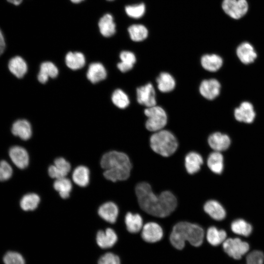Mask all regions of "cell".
Masks as SVG:
<instances>
[{"instance_id":"6da1fadb","label":"cell","mask_w":264,"mask_h":264,"mask_svg":"<svg viewBox=\"0 0 264 264\" xmlns=\"http://www.w3.org/2000/svg\"><path fill=\"white\" fill-rule=\"evenodd\" d=\"M135 193L141 208L155 217H167L177 206L176 198L172 192L165 191L157 196L153 192L151 185L146 182L137 184Z\"/></svg>"},{"instance_id":"7a4b0ae2","label":"cell","mask_w":264,"mask_h":264,"mask_svg":"<svg viewBox=\"0 0 264 264\" xmlns=\"http://www.w3.org/2000/svg\"><path fill=\"white\" fill-rule=\"evenodd\" d=\"M100 163L105 169L104 176L108 180L115 182L126 180L130 176L132 164L129 157L124 153L108 152L102 156Z\"/></svg>"},{"instance_id":"3957f363","label":"cell","mask_w":264,"mask_h":264,"mask_svg":"<svg viewBox=\"0 0 264 264\" xmlns=\"http://www.w3.org/2000/svg\"><path fill=\"white\" fill-rule=\"evenodd\" d=\"M204 237V230L200 226L187 221H181L173 227L170 241L175 248L181 250L184 247L186 241L194 246H200Z\"/></svg>"},{"instance_id":"277c9868","label":"cell","mask_w":264,"mask_h":264,"mask_svg":"<svg viewBox=\"0 0 264 264\" xmlns=\"http://www.w3.org/2000/svg\"><path fill=\"white\" fill-rule=\"evenodd\" d=\"M150 142L152 149L164 157L172 155L178 147L176 136L171 132L165 130L154 132L151 136Z\"/></svg>"},{"instance_id":"5b68a950","label":"cell","mask_w":264,"mask_h":264,"mask_svg":"<svg viewBox=\"0 0 264 264\" xmlns=\"http://www.w3.org/2000/svg\"><path fill=\"white\" fill-rule=\"evenodd\" d=\"M144 114L148 118L145 126L150 132H156L161 130L167 124L166 112L160 106L155 105L147 108L144 110Z\"/></svg>"},{"instance_id":"8992f818","label":"cell","mask_w":264,"mask_h":264,"mask_svg":"<svg viewBox=\"0 0 264 264\" xmlns=\"http://www.w3.org/2000/svg\"><path fill=\"white\" fill-rule=\"evenodd\" d=\"M221 8L230 18L239 20L247 13L248 3L246 0H223Z\"/></svg>"},{"instance_id":"52a82bcc","label":"cell","mask_w":264,"mask_h":264,"mask_svg":"<svg viewBox=\"0 0 264 264\" xmlns=\"http://www.w3.org/2000/svg\"><path fill=\"white\" fill-rule=\"evenodd\" d=\"M224 251L233 258L239 260L248 251L249 244L239 238H229L222 243Z\"/></svg>"},{"instance_id":"ba28073f","label":"cell","mask_w":264,"mask_h":264,"mask_svg":"<svg viewBox=\"0 0 264 264\" xmlns=\"http://www.w3.org/2000/svg\"><path fill=\"white\" fill-rule=\"evenodd\" d=\"M136 97L138 103L147 108L156 104L155 90L151 83L138 88L136 89Z\"/></svg>"},{"instance_id":"9c48e42d","label":"cell","mask_w":264,"mask_h":264,"mask_svg":"<svg viewBox=\"0 0 264 264\" xmlns=\"http://www.w3.org/2000/svg\"><path fill=\"white\" fill-rule=\"evenodd\" d=\"M141 236L146 242L154 243L161 240L163 236V231L158 223L149 222L143 226Z\"/></svg>"},{"instance_id":"30bf717a","label":"cell","mask_w":264,"mask_h":264,"mask_svg":"<svg viewBox=\"0 0 264 264\" xmlns=\"http://www.w3.org/2000/svg\"><path fill=\"white\" fill-rule=\"evenodd\" d=\"M220 84L217 79H206L201 82L199 91L204 98L212 100L220 94Z\"/></svg>"},{"instance_id":"8fae6325","label":"cell","mask_w":264,"mask_h":264,"mask_svg":"<svg viewBox=\"0 0 264 264\" xmlns=\"http://www.w3.org/2000/svg\"><path fill=\"white\" fill-rule=\"evenodd\" d=\"M255 116L253 106L249 102H242L234 110L235 118L239 122L251 123L254 121Z\"/></svg>"},{"instance_id":"7c38bea8","label":"cell","mask_w":264,"mask_h":264,"mask_svg":"<svg viewBox=\"0 0 264 264\" xmlns=\"http://www.w3.org/2000/svg\"><path fill=\"white\" fill-rule=\"evenodd\" d=\"M54 163L48 168L49 176L56 179L66 177L71 169L69 163L63 157H58L55 160Z\"/></svg>"},{"instance_id":"4fadbf2b","label":"cell","mask_w":264,"mask_h":264,"mask_svg":"<svg viewBox=\"0 0 264 264\" xmlns=\"http://www.w3.org/2000/svg\"><path fill=\"white\" fill-rule=\"evenodd\" d=\"M9 155L13 163L18 168L22 169L28 165L29 155L23 148L19 146H13L9 150Z\"/></svg>"},{"instance_id":"5bb4252c","label":"cell","mask_w":264,"mask_h":264,"mask_svg":"<svg viewBox=\"0 0 264 264\" xmlns=\"http://www.w3.org/2000/svg\"><path fill=\"white\" fill-rule=\"evenodd\" d=\"M208 143L209 146L215 151L220 152L229 147L231 139L227 134L216 132L208 137Z\"/></svg>"},{"instance_id":"9a60e30c","label":"cell","mask_w":264,"mask_h":264,"mask_svg":"<svg viewBox=\"0 0 264 264\" xmlns=\"http://www.w3.org/2000/svg\"><path fill=\"white\" fill-rule=\"evenodd\" d=\"M236 53L239 60L244 64L253 63L257 57L254 47L251 44L246 42H243L238 45Z\"/></svg>"},{"instance_id":"2e32d148","label":"cell","mask_w":264,"mask_h":264,"mask_svg":"<svg viewBox=\"0 0 264 264\" xmlns=\"http://www.w3.org/2000/svg\"><path fill=\"white\" fill-rule=\"evenodd\" d=\"M117 239L115 231L110 228L105 231H99L96 235L97 243L102 248L111 247L115 244Z\"/></svg>"},{"instance_id":"e0dca14e","label":"cell","mask_w":264,"mask_h":264,"mask_svg":"<svg viewBox=\"0 0 264 264\" xmlns=\"http://www.w3.org/2000/svg\"><path fill=\"white\" fill-rule=\"evenodd\" d=\"M204 211L213 219L221 220L226 217V211L222 205L216 200H209L203 206Z\"/></svg>"},{"instance_id":"ac0fdd59","label":"cell","mask_w":264,"mask_h":264,"mask_svg":"<svg viewBox=\"0 0 264 264\" xmlns=\"http://www.w3.org/2000/svg\"><path fill=\"white\" fill-rule=\"evenodd\" d=\"M98 213L103 220L110 223H113L116 220L119 210L114 203L107 202L100 206Z\"/></svg>"},{"instance_id":"d6986e66","label":"cell","mask_w":264,"mask_h":264,"mask_svg":"<svg viewBox=\"0 0 264 264\" xmlns=\"http://www.w3.org/2000/svg\"><path fill=\"white\" fill-rule=\"evenodd\" d=\"M12 133L23 140L29 139L32 135V129L28 121L20 119L15 121L12 127Z\"/></svg>"},{"instance_id":"ffe728a7","label":"cell","mask_w":264,"mask_h":264,"mask_svg":"<svg viewBox=\"0 0 264 264\" xmlns=\"http://www.w3.org/2000/svg\"><path fill=\"white\" fill-rule=\"evenodd\" d=\"M203 163L201 155L195 152L189 153L185 158V166L189 174H195L198 173L201 168Z\"/></svg>"},{"instance_id":"44dd1931","label":"cell","mask_w":264,"mask_h":264,"mask_svg":"<svg viewBox=\"0 0 264 264\" xmlns=\"http://www.w3.org/2000/svg\"><path fill=\"white\" fill-rule=\"evenodd\" d=\"M98 26L101 34L105 37L113 35L116 32V25L113 16L109 13L105 14L99 20Z\"/></svg>"},{"instance_id":"7402d4cb","label":"cell","mask_w":264,"mask_h":264,"mask_svg":"<svg viewBox=\"0 0 264 264\" xmlns=\"http://www.w3.org/2000/svg\"><path fill=\"white\" fill-rule=\"evenodd\" d=\"M200 62L204 69L210 72H215L221 67L223 60L220 56L217 54H205L201 57Z\"/></svg>"},{"instance_id":"603a6c76","label":"cell","mask_w":264,"mask_h":264,"mask_svg":"<svg viewBox=\"0 0 264 264\" xmlns=\"http://www.w3.org/2000/svg\"><path fill=\"white\" fill-rule=\"evenodd\" d=\"M87 76L91 83H96L106 78L107 71L102 64L93 63L89 65Z\"/></svg>"},{"instance_id":"cb8c5ba5","label":"cell","mask_w":264,"mask_h":264,"mask_svg":"<svg viewBox=\"0 0 264 264\" xmlns=\"http://www.w3.org/2000/svg\"><path fill=\"white\" fill-rule=\"evenodd\" d=\"M58 74V69L56 66L50 62L43 63L40 66L38 79L41 83H45L49 78H55Z\"/></svg>"},{"instance_id":"d4e9b609","label":"cell","mask_w":264,"mask_h":264,"mask_svg":"<svg viewBox=\"0 0 264 264\" xmlns=\"http://www.w3.org/2000/svg\"><path fill=\"white\" fill-rule=\"evenodd\" d=\"M156 83L158 89L162 92L167 93L172 91L175 88L176 81L170 73L163 72L157 77Z\"/></svg>"},{"instance_id":"484cf974","label":"cell","mask_w":264,"mask_h":264,"mask_svg":"<svg viewBox=\"0 0 264 264\" xmlns=\"http://www.w3.org/2000/svg\"><path fill=\"white\" fill-rule=\"evenodd\" d=\"M8 68L10 72L19 78L23 77L27 70L25 61L21 57L18 56L10 60Z\"/></svg>"},{"instance_id":"4316f807","label":"cell","mask_w":264,"mask_h":264,"mask_svg":"<svg viewBox=\"0 0 264 264\" xmlns=\"http://www.w3.org/2000/svg\"><path fill=\"white\" fill-rule=\"evenodd\" d=\"M207 164L210 170L216 174H220L224 169L223 156L220 152L214 151L208 156Z\"/></svg>"},{"instance_id":"83f0119b","label":"cell","mask_w":264,"mask_h":264,"mask_svg":"<svg viewBox=\"0 0 264 264\" xmlns=\"http://www.w3.org/2000/svg\"><path fill=\"white\" fill-rule=\"evenodd\" d=\"M125 222L127 229L132 233L139 232L143 227V219L138 214L128 213L125 217Z\"/></svg>"},{"instance_id":"f1b7e54d","label":"cell","mask_w":264,"mask_h":264,"mask_svg":"<svg viewBox=\"0 0 264 264\" xmlns=\"http://www.w3.org/2000/svg\"><path fill=\"white\" fill-rule=\"evenodd\" d=\"M226 236L227 234L224 230L211 226L207 230L206 237L207 241L210 244L217 246L224 242Z\"/></svg>"},{"instance_id":"f546056e","label":"cell","mask_w":264,"mask_h":264,"mask_svg":"<svg viewBox=\"0 0 264 264\" xmlns=\"http://www.w3.org/2000/svg\"><path fill=\"white\" fill-rule=\"evenodd\" d=\"M65 61L68 67L72 70H77L84 66L85 58L81 52H69L66 56Z\"/></svg>"},{"instance_id":"4dcf8cb0","label":"cell","mask_w":264,"mask_h":264,"mask_svg":"<svg viewBox=\"0 0 264 264\" xmlns=\"http://www.w3.org/2000/svg\"><path fill=\"white\" fill-rule=\"evenodd\" d=\"M121 62L117 67L122 72L131 70L136 62V57L133 53L129 51H123L120 54Z\"/></svg>"},{"instance_id":"1f68e13d","label":"cell","mask_w":264,"mask_h":264,"mask_svg":"<svg viewBox=\"0 0 264 264\" xmlns=\"http://www.w3.org/2000/svg\"><path fill=\"white\" fill-rule=\"evenodd\" d=\"M72 177L75 184L81 187H85L89 181V169L85 166H78L73 171Z\"/></svg>"},{"instance_id":"d6a6232c","label":"cell","mask_w":264,"mask_h":264,"mask_svg":"<svg viewBox=\"0 0 264 264\" xmlns=\"http://www.w3.org/2000/svg\"><path fill=\"white\" fill-rule=\"evenodd\" d=\"M128 32L132 40L134 42H141L148 36L147 27L141 24H133L128 28Z\"/></svg>"},{"instance_id":"836d02e7","label":"cell","mask_w":264,"mask_h":264,"mask_svg":"<svg viewBox=\"0 0 264 264\" xmlns=\"http://www.w3.org/2000/svg\"><path fill=\"white\" fill-rule=\"evenodd\" d=\"M53 187L59 192L62 198H67L69 196L72 185L70 180L64 177L56 179L54 182Z\"/></svg>"},{"instance_id":"e575fe53","label":"cell","mask_w":264,"mask_h":264,"mask_svg":"<svg viewBox=\"0 0 264 264\" xmlns=\"http://www.w3.org/2000/svg\"><path fill=\"white\" fill-rule=\"evenodd\" d=\"M231 229L234 233L245 237L250 235L252 231L251 225L242 219L234 220L231 223Z\"/></svg>"},{"instance_id":"d590c367","label":"cell","mask_w":264,"mask_h":264,"mask_svg":"<svg viewBox=\"0 0 264 264\" xmlns=\"http://www.w3.org/2000/svg\"><path fill=\"white\" fill-rule=\"evenodd\" d=\"M40 201V198L37 194L29 193L22 197L20 201V206L24 211H32L37 208Z\"/></svg>"},{"instance_id":"8d00e7d4","label":"cell","mask_w":264,"mask_h":264,"mask_svg":"<svg viewBox=\"0 0 264 264\" xmlns=\"http://www.w3.org/2000/svg\"><path fill=\"white\" fill-rule=\"evenodd\" d=\"M111 100L116 107L122 109L126 108L130 104L128 95L120 89L114 90L111 96Z\"/></svg>"},{"instance_id":"74e56055","label":"cell","mask_w":264,"mask_h":264,"mask_svg":"<svg viewBox=\"0 0 264 264\" xmlns=\"http://www.w3.org/2000/svg\"><path fill=\"white\" fill-rule=\"evenodd\" d=\"M3 264H25V260L22 254L14 250L6 251L2 257Z\"/></svg>"},{"instance_id":"f35d334b","label":"cell","mask_w":264,"mask_h":264,"mask_svg":"<svg viewBox=\"0 0 264 264\" xmlns=\"http://www.w3.org/2000/svg\"><path fill=\"white\" fill-rule=\"evenodd\" d=\"M125 12L130 17L133 19H139L143 16L146 11L144 3L129 5L125 7Z\"/></svg>"},{"instance_id":"ab89813d","label":"cell","mask_w":264,"mask_h":264,"mask_svg":"<svg viewBox=\"0 0 264 264\" xmlns=\"http://www.w3.org/2000/svg\"><path fill=\"white\" fill-rule=\"evenodd\" d=\"M13 170L11 165L6 161H0V181H5L12 176Z\"/></svg>"},{"instance_id":"60d3db41","label":"cell","mask_w":264,"mask_h":264,"mask_svg":"<svg viewBox=\"0 0 264 264\" xmlns=\"http://www.w3.org/2000/svg\"><path fill=\"white\" fill-rule=\"evenodd\" d=\"M246 260V264H263L264 255L260 251L255 250L247 255Z\"/></svg>"},{"instance_id":"b9f144b4","label":"cell","mask_w":264,"mask_h":264,"mask_svg":"<svg viewBox=\"0 0 264 264\" xmlns=\"http://www.w3.org/2000/svg\"><path fill=\"white\" fill-rule=\"evenodd\" d=\"M98 264H120V260L115 254L107 253L99 259Z\"/></svg>"},{"instance_id":"7bdbcfd3","label":"cell","mask_w":264,"mask_h":264,"mask_svg":"<svg viewBox=\"0 0 264 264\" xmlns=\"http://www.w3.org/2000/svg\"><path fill=\"white\" fill-rule=\"evenodd\" d=\"M5 48V42L2 32L0 29V56L3 53Z\"/></svg>"},{"instance_id":"ee69618b","label":"cell","mask_w":264,"mask_h":264,"mask_svg":"<svg viewBox=\"0 0 264 264\" xmlns=\"http://www.w3.org/2000/svg\"><path fill=\"white\" fill-rule=\"evenodd\" d=\"M7 0L9 2L12 4H13L14 5H18L20 4L22 1V0Z\"/></svg>"},{"instance_id":"f6af8a7d","label":"cell","mask_w":264,"mask_h":264,"mask_svg":"<svg viewBox=\"0 0 264 264\" xmlns=\"http://www.w3.org/2000/svg\"><path fill=\"white\" fill-rule=\"evenodd\" d=\"M72 2L74 3H79L84 0H70Z\"/></svg>"},{"instance_id":"bcb514c9","label":"cell","mask_w":264,"mask_h":264,"mask_svg":"<svg viewBox=\"0 0 264 264\" xmlns=\"http://www.w3.org/2000/svg\"><path fill=\"white\" fill-rule=\"evenodd\" d=\"M109 0V1H112V0Z\"/></svg>"}]
</instances>
